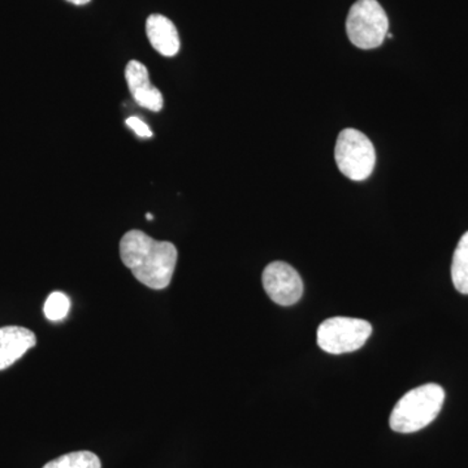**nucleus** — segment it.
<instances>
[{
	"instance_id": "f03ea898",
	"label": "nucleus",
	"mask_w": 468,
	"mask_h": 468,
	"mask_svg": "<svg viewBox=\"0 0 468 468\" xmlns=\"http://www.w3.org/2000/svg\"><path fill=\"white\" fill-rule=\"evenodd\" d=\"M445 390L439 384H426L410 390L394 406L390 428L397 433H414L430 426L441 411Z\"/></svg>"
},
{
	"instance_id": "423d86ee",
	"label": "nucleus",
	"mask_w": 468,
	"mask_h": 468,
	"mask_svg": "<svg viewBox=\"0 0 468 468\" xmlns=\"http://www.w3.org/2000/svg\"><path fill=\"white\" fill-rule=\"evenodd\" d=\"M261 282L268 297L280 306H292L303 295V282L300 273L285 261L268 264Z\"/></svg>"
},
{
	"instance_id": "f8f14e48",
	"label": "nucleus",
	"mask_w": 468,
	"mask_h": 468,
	"mask_svg": "<svg viewBox=\"0 0 468 468\" xmlns=\"http://www.w3.org/2000/svg\"><path fill=\"white\" fill-rule=\"evenodd\" d=\"M70 309V301L64 292H54L48 295L43 306V313L50 322H61L67 318Z\"/></svg>"
},
{
	"instance_id": "20e7f679",
	"label": "nucleus",
	"mask_w": 468,
	"mask_h": 468,
	"mask_svg": "<svg viewBox=\"0 0 468 468\" xmlns=\"http://www.w3.org/2000/svg\"><path fill=\"white\" fill-rule=\"evenodd\" d=\"M335 158L341 174L350 180L363 181L374 172L377 153L367 135L349 128L338 135Z\"/></svg>"
},
{
	"instance_id": "2eb2a0df",
	"label": "nucleus",
	"mask_w": 468,
	"mask_h": 468,
	"mask_svg": "<svg viewBox=\"0 0 468 468\" xmlns=\"http://www.w3.org/2000/svg\"><path fill=\"white\" fill-rule=\"evenodd\" d=\"M147 220H153V215L147 214L146 215Z\"/></svg>"
},
{
	"instance_id": "9d476101",
	"label": "nucleus",
	"mask_w": 468,
	"mask_h": 468,
	"mask_svg": "<svg viewBox=\"0 0 468 468\" xmlns=\"http://www.w3.org/2000/svg\"><path fill=\"white\" fill-rule=\"evenodd\" d=\"M452 279L455 289L468 294V232L458 242L452 263Z\"/></svg>"
},
{
	"instance_id": "ddd939ff",
	"label": "nucleus",
	"mask_w": 468,
	"mask_h": 468,
	"mask_svg": "<svg viewBox=\"0 0 468 468\" xmlns=\"http://www.w3.org/2000/svg\"><path fill=\"white\" fill-rule=\"evenodd\" d=\"M125 124L134 132L135 134L140 135L143 138H150L153 137V132L149 126L144 124L143 120L138 119V117L132 116L129 119H126Z\"/></svg>"
},
{
	"instance_id": "39448f33",
	"label": "nucleus",
	"mask_w": 468,
	"mask_h": 468,
	"mask_svg": "<svg viewBox=\"0 0 468 468\" xmlns=\"http://www.w3.org/2000/svg\"><path fill=\"white\" fill-rule=\"evenodd\" d=\"M371 334L372 325L366 320L335 316L319 325L318 345L326 353L338 356L359 350Z\"/></svg>"
},
{
	"instance_id": "9b49d317",
	"label": "nucleus",
	"mask_w": 468,
	"mask_h": 468,
	"mask_svg": "<svg viewBox=\"0 0 468 468\" xmlns=\"http://www.w3.org/2000/svg\"><path fill=\"white\" fill-rule=\"evenodd\" d=\"M43 468H101L100 458L94 452L82 451L61 455L48 462Z\"/></svg>"
},
{
	"instance_id": "4468645a",
	"label": "nucleus",
	"mask_w": 468,
	"mask_h": 468,
	"mask_svg": "<svg viewBox=\"0 0 468 468\" xmlns=\"http://www.w3.org/2000/svg\"><path fill=\"white\" fill-rule=\"evenodd\" d=\"M67 2L72 3L75 5H85L90 3V0H67Z\"/></svg>"
},
{
	"instance_id": "f257e3e1",
	"label": "nucleus",
	"mask_w": 468,
	"mask_h": 468,
	"mask_svg": "<svg viewBox=\"0 0 468 468\" xmlns=\"http://www.w3.org/2000/svg\"><path fill=\"white\" fill-rule=\"evenodd\" d=\"M177 249L174 243L156 241L141 230H129L120 241V257L141 284L162 291L171 284Z\"/></svg>"
},
{
	"instance_id": "0eeeda50",
	"label": "nucleus",
	"mask_w": 468,
	"mask_h": 468,
	"mask_svg": "<svg viewBox=\"0 0 468 468\" xmlns=\"http://www.w3.org/2000/svg\"><path fill=\"white\" fill-rule=\"evenodd\" d=\"M125 79L132 97L144 109L159 112L165 106L162 92L151 85L149 70L138 60H131L125 68Z\"/></svg>"
},
{
	"instance_id": "1a4fd4ad",
	"label": "nucleus",
	"mask_w": 468,
	"mask_h": 468,
	"mask_svg": "<svg viewBox=\"0 0 468 468\" xmlns=\"http://www.w3.org/2000/svg\"><path fill=\"white\" fill-rule=\"evenodd\" d=\"M151 46L163 57L172 58L180 50V37L175 24L163 15H151L146 21Z\"/></svg>"
},
{
	"instance_id": "7ed1b4c3",
	"label": "nucleus",
	"mask_w": 468,
	"mask_h": 468,
	"mask_svg": "<svg viewBox=\"0 0 468 468\" xmlns=\"http://www.w3.org/2000/svg\"><path fill=\"white\" fill-rule=\"evenodd\" d=\"M389 21L378 0H358L350 8L346 32L350 42L362 50H371L383 45L388 36Z\"/></svg>"
},
{
	"instance_id": "6e6552de",
	"label": "nucleus",
	"mask_w": 468,
	"mask_h": 468,
	"mask_svg": "<svg viewBox=\"0 0 468 468\" xmlns=\"http://www.w3.org/2000/svg\"><path fill=\"white\" fill-rule=\"evenodd\" d=\"M37 338L30 329L9 325L0 328V371L11 367L23 358L27 350L36 346Z\"/></svg>"
}]
</instances>
